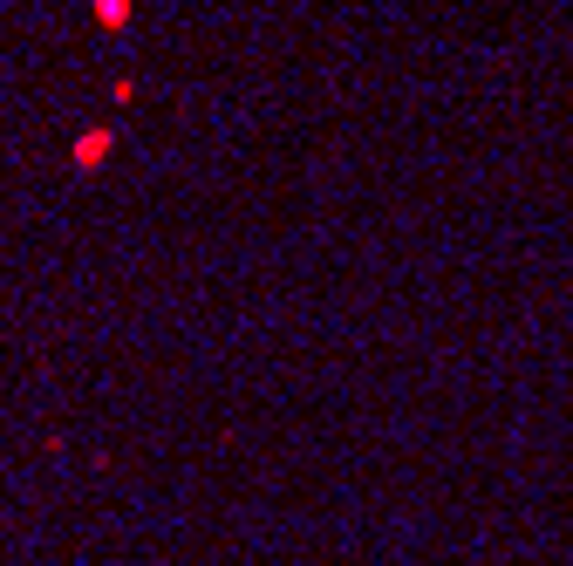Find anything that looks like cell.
Returning <instances> with one entry per match:
<instances>
[{"label": "cell", "mask_w": 573, "mask_h": 566, "mask_svg": "<svg viewBox=\"0 0 573 566\" xmlns=\"http://www.w3.org/2000/svg\"><path fill=\"white\" fill-rule=\"evenodd\" d=\"M103 157H110V130H89L76 144V164H103Z\"/></svg>", "instance_id": "6da1fadb"}, {"label": "cell", "mask_w": 573, "mask_h": 566, "mask_svg": "<svg viewBox=\"0 0 573 566\" xmlns=\"http://www.w3.org/2000/svg\"><path fill=\"white\" fill-rule=\"evenodd\" d=\"M96 21H103V28H123V21H130V0H96Z\"/></svg>", "instance_id": "7a4b0ae2"}]
</instances>
